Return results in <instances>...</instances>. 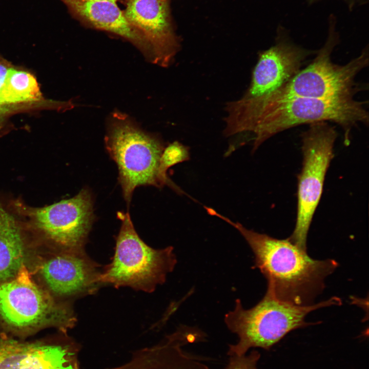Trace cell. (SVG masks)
I'll list each match as a JSON object with an SVG mask.
<instances>
[{"label": "cell", "mask_w": 369, "mask_h": 369, "mask_svg": "<svg viewBox=\"0 0 369 369\" xmlns=\"http://www.w3.org/2000/svg\"><path fill=\"white\" fill-rule=\"evenodd\" d=\"M366 102L354 97L317 99L275 91L226 104L223 133L226 137L250 135L253 151L274 135L296 126L332 122L348 136L357 125L368 123Z\"/></svg>", "instance_id": "6da1fadb"}, {"label": "cell", "mask_w": 369, "mask_h": 369, "mask_svg": "<svg viewBox=\"0 0 369 369\" xmlns=\"http://www.w3.org/2000/svg\"><path fill=\"white\" fill-rule=\"evenodd\" d=\"M209 214L231 224L243 237L254 255V268L266 279L265 293L278 300L296 305L314 304L325 288V279L338 266L332 259L310 257L289 238L279 239L248 229L214 209Z\"/></svg>", "instance_id": "7a4b0ae2"}, {"label": "cell", "mask_w": 369, "mask_h": 369, "mask_svg": "<svg viewBox=\"0 0 369 369\" xmlns=\"http://www.w3.org/2000/svg\"><path fill=\"white\" fill-rule=\"evenodd\" d=\"M341 303L340 298L333 296L317 303L296 305L265 293L254 306L245 309L237 299L234 310L224 317L228 328L238 337L236 343L229 345L228 355H244L253 347L269 349L291 331L311 325L305 319L311 312Z\"/></svg>", "instance_id": "3957f363"}, {"label": "cell", "mask_w": 369, "mask_h": 369, "mask_svg": "<svg viewBox=\"0 0 369 369\" xmlns=\"http://www.w3.org/2000/svg\"><path fill=\"white\" fill-rule=\"evenodd\" d=\"M76 321L70 305L37 284L26 264L14 277L0 283V323L13 334L24 336L47 327L66 334Z\"/></svg>", "instance_id": "277c9868"}, {"label": "cell", "mask_w": 369, "mask_h": 369, "mask_svg": "<svg viewBox=\"0 0 369 369\" xmlns=\"http://www.w3.org/2000/svg\"><path fill=\"white\" fill-rule=\"evenodd\" d=\"M105 142L118 167V181L128 206L136 187L165 186L158 171L165 145L159 136L144 131L127 114L114 111L107 120Z\"/></svg>", "instance_id": "5b68a950"}, {"label": "cell", "mask_w": 369, "mask_h": 369, "mask_svg": "<svg viewBox=\"0 0 369 369\" xmlns=\"http://www.w3.org/2000/svg\"><path fill=\"white\" fill-rule=\"evenodd\" d=\"M117 217L121 224L114 254L101 271L99 281L102 285L152 292L165 282L167 275L175 268L177 259L173 248H151L138 236L128 212H119Z\"/></svg>", "instance_id": "8992f818"}, {"label": "cell", "mask_w": 369, "mask_h": 369, "mask_svg": "<svg viewBox=\"0 0 369 369\" xmlns=\"http://www.w3.org/2000/svg\"><path fill=\"white\" fill-rule=\"evenodd\" d=\"M9 210L20 218L26 230L57 250H84L95 220L93 197L84 188L72 198L42 207L20 198L9 202Z\"/></svg>", "instance_id": "52a82bcc"}, {"label": "cell", "mask_w": 369, "mask_h": 369, "mask_svg": "<svg viewBox=\"0 0 369 369\" xmlns=\"http://www.w3.org/2000/svg\"><path fill=\"white\" fill-rule=\"evenodd\" d=\"M301 137L303 160L298 177L297 216L295 228L288 238L306 251L309 229L334 156L337 133L327 122H317L310 124Z\"/></svg>", "instance_id": "ba28073f"}, {"label": "cell", "mask_w": 369, "mask_h": 369, "mask_svg": "<svg viewBox=\"0 0 369 369\" xmlns=\"http://www.w3.org/2000/svg\"><path fill=\"white\" fill-rule=\"evenodd\" d=\"M338 37L331 29L324 46L312 62L276 91L317 99L354 97L360 90L355 78L368 65L367 47L344 65L334 63L332 53Z\"/></svg>", "instance_id": "9c48e42d"}, {"label": "cell", "mask_w": 369, "mask_h": 369, "mask_svg": "<svg viewBox=\"0 0 369 369\" xmlns=\"http://www.w3.org/2000/svg\"><path fill=\"white\" fill-rule=\"evenodd\" d=\"M66 335L25 342L0 333V369H80V346Z\"/></svg>", "instance_id": "30bf717a"}, {"label": "cell", "mask_w": 369, "mask_h": 369, "mask_svg": "<svg viewBox=\"0 0 369 369\" xmlns=\"http://www.w3.org/2000/svg\"><path fill=\"white\" fill-rule=\"evenodd\" d=\"M99 267L85 250H59L43 260L38 271L54 296L79 297L94 294L102 285Z\"/></svg>", "instance_id": "8fae6325"}, {"label": "cell", "mask_w": 369, "mask_h": 369, "mask_svg": "<svg viewBox=\"0 0 369 369\" xmlns=\"http://www.w3.org/2000/svg\"><path fill=\"white\" fill-rule=\"evenodd\" d=\"M124 13L149 42L153 64L170 66L180 50V44L170 22L167 0H128Z\"/></svg>", "instance_id": "7c38bea8"}, {"label": "cell", "mask_w": 369, "mask_h": 369, "mask_svg": "<svg viewBox=\"0 0 369 369\" xmlns=\"http://www.w3.org/2000/svg\"><path fill=\"white\" fill-rule=\"evenodd\" d=\"M311 53L279 36L275 45L259 54L250 84L242 97H261L279 90L301 70Z\"/></svg>", "instance_id": "4fadbf2b"}, {"label": "cell", "mask_w": 369, "mask_h": 369, "mask_svg": "<svg viewBox=\"0 0 369 369\" xmlns=\"http://www.w3.org/2000/svg\"><path fill=\"white\" fill-rule=\"evenodd\" d=\"M199 341L196 329L182 325L159 343L135 351L125 363L108 369H212L184 349Z\"/></svg>", "instance_id": "5bb4252c"}, {"label": "cell", "mask_w": 369, "mask_h": 369, "mask_svg": "<svg viewBox=\"0 0 369 369\" xmlns=\"http://www.w3.org/2000/svg\"><path fill=\"white\" fill-rule=\"evenodd\" d=\"M70 11L87 24L117 35L137 47L153 64L152 48L144 35L126 18L115 3L87 0H61Z\"/></svg>", "instance_id": "9a60e30c"}, {"label": "cell", "mask_w": 369, "mask_h": 369, "mask_svg": "<svg viewBox=\"0 0 369 369\" xmlns=\"http://www.w3.org/2000/svg\"><path fill=\"white\" fill-rule=\"evenodd\" d=\"M27 233L20 219L0 204V283L26 264Z\"/></svg>", "instance_id": "2e32d148"}, {"label": "cell", "mask_w": 369, "mask_h": 369, "mask_svg": "<svg viewBox=\"0 0 369 369\" xmlns=\"http://www.w3.org/2000/svg\"><path fill=\"white\" fill-rule=\"evenodd\" d=\"M42 94L35 77L28 72L13 67L8 72L0 94V101L11 105L37 101Z\"/></svg>", "instance_id": "e0dca14e"}, {"label": "cell", "mask_w": 369, "mask_h": 369, "mask_svg": "<svg viewBox=\"0 0 369 369\" xmlns=\"http://www.w3.org/2000/svg\"><path fill=\"white\" fill-rule=\"evenodd\" d=\"M190 159L189 147L179 141H174L165 146L160 156L158 168L160 177L165 186H168L178 193H183L169 178L167 173L170 168Z\"/></svg>", "instance_id": "ac0fdd59"}, {"label": "cell", "mask_w": 369, "mask_h": 369, "mask_svg": "<svg viewBox=\"0 0 369 369\" xmlns=\"http://www.w3.org/2000/svg\"><path fill=\"white\" fill-rule=\"evenodd\" d=\"M260 355L256 350L248 355H232L224 369H258L257 364Z\"/></svg>", "instance_id": "d6986e66"}, {"label": "cell", "mask_w": 369, "mask_h": 369, "mask_svg": "<svg viewBox=\"0 0 369 369\" xmlns=\"http://www.w3.org/2000/svg\"><path fill=\"white\" fill-rule=\"evenodd\" d=\"M12 67V65L9 61L0 56V94L4 87L8 72Z\"/></svg>", "instance_id": "ffe728a7"}, {"label": "cell", "mask_w": 369, "mask_h": 369, "mask_svg": "<svg viewBox=\"0 0 369 369\" xmlns=\"http://www.w3.org/2000/svg\"><path fill=\"white\" fill-rule=\"evenodd\" d=\"M11 106L4 105L0 102V122L4 115L10 111L9 108Z\"/></svg>", "instance_id": "44dd1931"}, {"label": "cell", "mask_w": 369, "mask_h": 369, "mask_svg": "<svg viewBox=\"0 0 369 369\" xmlns=\"http://www.w3.org/2000/svg\"><path fill=\"white\" fill-rule=\"evenodd\" d=\"M87 1H96V2H112V3H115L118 1V0H87Z\"/></svg>", "instance_id": "7402d4cb"}]
</instances>
